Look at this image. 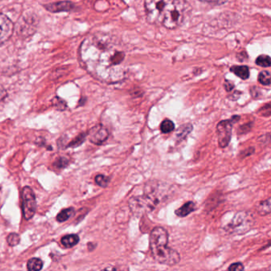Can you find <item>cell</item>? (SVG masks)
<instances>
[{
	"instance_id": "6da1fadb",
	"label": "cell",
	"mask_w": 271,
	"mask_h": 271,
	"mask_svg": "<svg viewBox=\"0 0 271 271\" xmlns=\"http://www.w3.org/2000/svg\"><path fill=\"white\" fill-rule=\"evenodd\" d=\"M80 57L85 70L99 81L115 84L124 80L122 65L126 53L113 36L96 33L88 36L80 48Z\"/></svg>"
},
{
	"instance_id": "7a4b0ae2",
	"label": "cell",
	"mask_w": 271,
	"mask_h": 271,
	"mask_svg": "<svg viewBox=\"0 0 271 271\" xmlns=\"http://www.w3.org/2000/svg\"><path fill=\"white\" fill-rule=\"evenodd\" d=\"M169 233L162 227H155L150 234V249L155 261L166 265H174L181 261L177 250L168 247Z\"/></svg>"
},
{
	"instance_id": "3957f363",
	"label": "cell",
	"mask_w": 271,
	"mask_h": 271,
	"mask_svg": "<svg viewBox=\"0 0 271 271\" xmlns=\"http://www.w3.org/2000/svg\"><path fill=\"white\" fill-rule=\"evenodd\" d=\"M187 7L186 0H170L162 16L161 25L170 30L178 27L184 21Z\"/></svg>"
},
{
	"instance_id": "277c9868",
	"label": "cell",
	"mask_w": 271,
	"mask_h": 271,
	"mask_svg": "<svg viewBox=\"0 0 271 271\" xmlns=\"http://www.w3.org/2000/svg\"><path fill=\"white\" fill-rule=\"evenodd\" d=\"M254 218L253 215L247 212L238 213L232 219L226 228V231L231 234H244L254 226Z\"/></svg>"
},
{
	"instance_id": "5b68a950",
	"label": "cell",
	"mask_w": 271,
	"mask_h": 271,
	"mask_svg": "<svg viewBox=\"0 0 271 271\" xmlns=\"http://www.w3.org/2000/svg\"><path fill=\"white\" fill-rule=\"evenodd\" d=\"M159 202L149 194L132 197L129 202L130 211L136 216H142L147 213H151L157 207Z\"/></svg>"
},
{
	"instance_id": "8992f818",
	"label": "cell",
	"mask_w": 271,
	"mask_h": 271,
	"mask_svg": "<svg viewBox=\"0 0 271 271\" xmlns=\"http://www.w3.org/2000/svg\"><path fill=\"white\" fill-rule=\"evenodd\" d=\"M169 2L170 0H145L147 22L151 24L161 25Z\"/></svg>"
},
{
	"instance_id": "52a82bcc",
	"label": "cell",
	"mask_w": 271,
	"mask_h": 271,
	"mask_svg": "<svg viewBox=\"0 0 271 271\" xmlns=\"http://www.w3.org/2000/svg\"><path fill=\"white\" fill-rule=\"evenodd\" d=\"M22 200L23 216L27 221H29L34 217L37 209L35 195L30 187L23 188L22 191Z\"/></svg>"
},
{
	"instance_id": "ba28073f",
	"label": "cell",
	"mask_w": 271,
	"mask_h": 271,
	"mask_svg": "<svg viewBox=\"0 0 271 271\" xmlns=\"http://www.w3.org/2000/svg\"><path fill=\"white\" fill-rule=\"evenodd\" d=\"M232 123L231 120H222L217 124V134H218L219 146L221 148L228 147L232 140Z\"/></svg>"
},
{
	"instance_id": "9c48e42d",
	"label": "cell",
	"mask_w": 271,
	"mask_h": 271,
	"mask_svg": "<svg viewBox=\"0 0 271 271\" xmlns=\"http://www.w3.org/2000/svg\"><path fill=\"white\" fill-rule=\"evenodd\" d=\"M15 26L12 20L4 14H0V46L12 38Z\"/></svg>"
},
{
	"instance_id": "30bf717a",
	"label": "cell",
	"mask_w": 271,
	"mask_h": 271,
	"mask_svg": "<svg viewBox=\"0 0 271 271\" xmlns=\"http://www.w3.org/2000/svg\"><path fill=\"white\" fill-rule=\"evenodd\" d=\"M109 137V132L105 126L101 124L93 126L89 132V138L91 143L96 145H101L107 141Z\"/></svg>"
},
{
	"instance_id": "8fae6325",
	"label": "cell",
	"mask_w": 271,
	"mask_h": 271,
	"mask_svg": "<svg viewBox=\"0 0 271 271\" xmlns=\"http://www.w3.org/2000/svg\"><path fill=\"white\" fill-rule=\"evenodd\" d=\"M45 8L49 12L53 13L57 12H70V10L74 8V4L69 1H62V2L55 3V4H50L46 5Z\"/></svg>"
},
{
	"instance_id": "7c38bea8",
	"label": "cell",
	"mask_w": 271,
	"mask_h": 271,
	"mask_svg": "<svg viewBox=\"0 0 271 271\" xmlns=\"http://www.w3.org/2000/svg\"><path fill=\"white\" fill-rule=\"evenodd\" d=\"M196 210V203L193 201H188L184 206L179 208L175 211V214L179 217H185Z\"/></svg>"
},
{
	"instance_id": "4fadbf2b",
	"label": "cell",
	"mask_w": 271,
	"mask_h": 271,
	"mask_svg": "<svg viewBox=\"0 0 271 271\" xmlns=\"http://www.w3.org/2000/svg\"><path fill=\"white\" fill-rule=\"evenodd\" d=\"M231 71L233 74H236L239 78H241L243 80L248 79L249 77H250V70H249L247 66L235 65L231 68Z\"/></svg>"
},
{
	"instance_id": "5bb4252c",
	"label": "cell",
	"mask_w": 271,
	"mask_h": 271,
	"mask_svg": "<svg viewBox=\"0 0 271 271\" xmlns=\"http://www.w3.org/2000/svg\"><path fill=\"white\" fill-rule=\"evenodd\" d=\"M80 238L78 235H67L61 239V243L65 248H71L79 243Z\"/></svg>"
},
{
	"instance_id": "9a60e30c",
	"label": "cell",
	"mask_w": 271,
	"mask_h": 271,
	"mask_svg": "<svg viewBox=\"0 0 271 271\" xmlns=\"http://www.w3.org/2000/svg\"><path fill=\"white\" fill-rule=\"evenodd\" d=\"M192 130V124H189V123H187V124H184L182 125V126H180V127L177 129V134H176L177 140H185V138L187 137V136L190 134Z\"/></svg>"
},
{
	"instance_id": "2e32d148",
	"label": "cell",
	"mask_w": 271,
	"mask_h": 271,
	"mask_svg": "<svg viewBox=\"0 0 271 271\" xmlns=\"http://www.w3.org/2000/svg\"><path fill=\"white\" fill-rule=\"evenodd\" d=\"M270 199L268 198L267 200H262L258 204L257 207V212L260 216H266L270 213Z\"/></svg>"
},
{
	"instance_id": "e0dca14e",
	"label": "cell",
	"mask_w": 271,
	"mask_h": 271,
	"mask_svg": "<svg viewBox=\"0 0 271 271\" xmlns=\"http://www.w3.org/2000/svg\"><path fill=\"white\" fill-rule=\"evenodd\" d=\"M43 267V262L38 258H30L27 262V269L30 271L41 270Z\"/></svg>"
},
{
	"instance_id": "ac0fdd59",
	"label": "cell",
	"mask_w": 271,
	"mask_h": 271,
	"mask_svg": "<svg viewBox=\"0 0 271 271\" xmlns=\"http://www.w3.org/2000/svg\"><path fill=\"white\" fill-rule=\"evenodd\" d=\"M74 209L70 208V209H64V210H62V211L60 212V213L57 215V221L60 223L68 221L69 219L74 215Z\"/></svg>"
},
{
	"instance_id": "d6986e66",
	"label": "cell",
	"mask_w": 271,
	"mask_h": 271,
	"mask_svg": "<svg viewBox=\"0 0 271 271\" xmlns=\"http://www.w3.org/2000/svg\"><path fill=\"white\" fill-rule=\"evenodd\" d=\"M160 129L162 133L168 134L175 129V126H174L173 121L170 120V119H165L161 123Z\"/></svg>"
},
{
	"instance_id": "ffe728a7",
	"label": "cell",
	"mask_w": 271,
	"mask_h": 271,
	"mask_svg": "<svg viewBox=\"0 0 271 271\" xmlns=\"http://www.w3.org/2000/svg\"><path fill=\"white\" fill-rule=\"evenodd\" d=\"M270 73L269 71H262L258 75V81L260 84L265 86H269L270 85Z\"/></svg>"
},
{
	"instance_id": "44dd1931",
	"label": "cell",
	"mask_w": 271,
	"mask_h": 271,
	"mask_svg": "<svg viewBox=\"0 0 271 271\" xmlns=\"http://www.w3.org/2000/svg\"><path fill=\"white\" fill-rule=\"evenodd\" d=\"M256 64L263 68H268L271 64L270 57L268 55H260L257 57Z\"/></svg>"
},
{
	"instance_id": "7402d4cb",
	"label": "cell",
	"mask_w": 271,
	"mask_h": 271,
	"mask_svg": "<svg viewBox=\"0 0 271 271\" xmlns=\"http://www.w3.org/2000/svg\"><path fill=\"white\" fill-rule=\"evenodd\" d=\"M95 181L99 186L102 187V188H106L107 185H109L110 177L105 175H102V174H99V175L95 177Z\"/></svg>"
},
{
	"instance_id": "603a6c76",
	"label": "cell",
	"mask_w": 271,
	"mask_h": 271,
	"mask_svg": "<svg viewBox=\"0 0 271 271\" xmlns=\"http://www.w3.org/2000/svg\"><path fill=\"white\" fill-rule=\"evenodd\" d=\"M7 240H8V244L10 246L15 247V246H17L20 243V236L16 233H11L8 236Z\"/></svg>"
},
{
	"instance_id": "cb8c5ba5",
	"label": "cell",
	"mask_w": 271,
	"mask_h": 271,
	"mask_svg": "<svg viewBox=\"0 0 271 271\" xmlns=\"http://www.w3.org/2000/svg\"><path fill=\"white\" fill-rule=\"evenodd\" d=\"M86 134H81L79 136L76 138L75 140L74 141L71 142V143L69 144V147H77L78 146H81L82 143L85 142V139H86Z\"/></svg>"
},
{
	"instance_id": "d4e9b609",
	"label": "cell",
	"mask_w": 271,
	"mask_h": 271,
	"mask_svg": "<svg viewBox=\"0 0 271 271\" xmlns=\"http://www.w3.org/2000/svg\"><path fill=\"white\" fill-rule=\"evenodd\" d=\"M53 106L57 107L58 110H64L67 107V104H66V102L64 101L62 99L58 98V97H56L54 98L53 101Z\"/></svg>"
},
{
	"instance_id": "484cf974",
	"label": "cell",
	"mask_w": 271,
	"mask_h": 271,
	"mask_svg": "<svg viewBox=\"0 0 271 271\" xmlns=\"http://www.w3.org/2000/svg\"><path fill=\"white\" fill-rule=\"evenodd\" d=\"M55 166L60 169V168H65L66 166L69 165L68 159L64 158H60L59 159H57L54 163Z\"/></svg>"
},
{
	"instance_id": "4316f807",
	"label": "cell",
	"mask_w": 271,
	"mask_h": 271,
	"mask_svg": "<svg viewBox=\"0 0 271 271\" xmlns=\"http://www.w3.org/2000/svg\"><path fill=\"white\" fill-rule=\"evenodd\" d=\"M244 269V266L241 262H236V263L232 264L228 267V270L231 271H242Z\"/></svg>"
},
{
	"instance_id": "83f0119b",
	"label": "cell",
	"mask_w": 271,
	"mask_h": 271,
	"mask_svg": "<svg viewBox=\"0 0 271 271\" xmlns=\"http://www.w3.org/2000/svg\"><path fill=\"white\" fill-rule=\"evenodd\" d=\"M251 126H252V123L250 122V123H247V124L243 125V126L239 128V130H240V134H244L246 132H248L249 130L251 129Z\"/></svg>"
},
{
	"instance_id": "f1b7e54d",
	"label": "cell",
	"mask_w": 271,
	"mask_h": 271,
	"mask_svg": "<svg viewBox=\"0 0 271 271\" xmlns=\"http://www.w3.org/2000/svg\"><path fill=\"white\" fill-rule=\"evenodd\" d=\"M8 96V92L3 85H0V103Z\"/></svg>"
},
{
	"instance_id": "f546056e",
	"label": "cell",
	"mask_w": 271,
	"mask_h": 271,
	"mask_svg": "<svg viewBox=\"0 0 271 271\" xmlns=\"http://www.w3.org/2000/svg\"><path fill=\"white\" fill-rule=\"evenodd\" d=\"M224 88H225V90H226L227 92H231V91L233 90L234 88H235V85H234V83H232V81H225Z\"/></svg>"
},
{
	"instance_id": "4dcf8cb0",
	"label": "cell",
	"mask_w": 271,
	"mask_h": 271,
	"mask_svg": "<svg viewBox=\"0 0 271 271\" xmlns=\"http://www.w3.org/2000/svg\"><path fill=\"white\" fill-rule=\"evenodd\" d=\"M201 2L209 3V4H217V5H221V4L226 3L228 0H200Z\"/></svg>"
},
{
	"instance_id": "1f68e13d",
	"label": "cell",
	"mask_w": 271,
	"mask_h": 271,
	"mask_svg": "<svg viewBox=\"0 0 271 271\" xmlns=\"http://www.w3.org/2000/svg\"><path fill=\"white\" fill-rule=\"evenodd\" d=\"M254 148H248V149L245 150L244 151H243V153H242L241 157L242 158H244V157H247L249 156V155H251L252 154H254Z\"/></svg>"
},
{
	"instance_id": "d6a6232c",
	"label": "cell",
	"mask_w": 271,
	"mask_h": 271,
	"mask_svg": "<svg viewBox=\"0 0 271 271\" xmlns=\"http://www.w3.org/2000/svg\"><path fill=\"white\" fill-rule=\"evenodd\" d=\"M239 119H240V116H239V115H234L230 120L232 121V123L234 124V123H236L238 121H239Z\"/></svg>"
}]
</instances>
